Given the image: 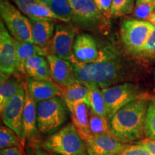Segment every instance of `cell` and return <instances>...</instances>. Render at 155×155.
<instances>
[{"mask_svg":"<svg viewBox=\"0 0 155 155\" xmlns=\"http://www.w3.org/2000/svg\"><path fill=\"white\" fill-rule=\"evenodd\" d=\"M31 78L37 81H52L51 74H50V70L48 62L47 64L42 65L36 70L30 76Z\"/></svg>","mask_w":155,"mask_h":155,"instance_id":"34","label":"cell"},{"mask_svg":"<svg viewBox=\"0 0 155 155\" xmlns=\"http://www.w3.org/2000/svg\"><path fill=\"white\" fill-rule=\"evenodd\" d=\"M25 155H58L45 150L41 144H27L24 149Z\"/></svg>","mask_w":155,"mask_h":155,"instance_id":"35","label":"cell"},{"mask_svg":"<svg viewBox=\"0 0 155 155\" xmlns=\"http://www.w3.org/2000/svg\"><path fill=\"white\" fill-rule=\"evenodd\" d=\"M47 63V59H45L44 56L35 55L33 57H31L28 60H27L26 63H25L26 73L30 77L36 70Z\"/></svg>","mask_w":155,"mask_h":155,"instance_id":"31","label":"cell"},{"mask_svg":"<svg viewBox=\"0 0 155 155\" xmlns=\"http://www.w3.org/2000/svg\"><path fill=\"white\" fill-rule=\"evenodd\" d=\"M51 78L61 87H66L76 82L73 63L53 55L46 56Z\"/></svg>","mask_w":155,"mask_h":155,"instance_id":"15","label":"cell"},{"mask_svg":"<svg viewBox=\"0 0 155 155\" xmlns=\"http://www.w3.org/2000/svg\"><path fill=\"white\" fill-rule=\"evenodd\" d=\"M155 9V2L152 3H144L136 5L133 12V17L139 20L147 21L149 17Z\"/></svg>","mask_w":155,"mask_h":155,"instance_id":"30","label":"cell"},{"mask_svg":"<svg viewBox=\"0 0 155 155\" xmlns=\"http://www.w3.org/2000/svg\"><path fill=\"white\" fill-rule=\"evenodd\" d=\"M147 22L151 23L153 26L155 27V9L153 11V12L150 15V16L149 17L148 19H147Z\"/></svg>","mask_w":155,"mask_h":155,"instance_id":"39","label":"cell"},{"mask_svg":"<svg viewBox=\"0 0 155 155\" xmlns=\"http://www.w3.org/2000/svg\"><path fill=\"white\" fill-rule=\"evenodd\" d=\"M25 102V86L7 102L4 109L1 111L3 123L17 133L20 141L22 137V119Z\"/></svg>","mask_w":155,"mask_h":155,"instance_id":"12","label":"cell"},{"mask_svg":"<svg viewBox=\"0 0 155 155\" xmlns=\"http://www.w3.org/2000/svg\"><path fill=\"white\" fill-rule=\"evenodd\" d=\"M88 90V105L90 111L96 115L105 116L107 117L106 114L105 102L103 96L101 88L99 87L91 84H84Z\"/></svg>","mask_w":155,"mask_h":155,"instance_id":"22","label":"cell"},{"mask_svg":"<svg viewBox=\"0 0 155 155\" xmlns=\"http://www.w3.org/2000/svg\"><path fill=\"white\" fill-rule=\"evenodd\" d=\"M61 97L65 104L83 101L87 104L88 98V88L83 83L75 82L71 86L61 87Z\"/></svg>","mask_w":155,"mask_h":155,"instance_id":"21","label":"cell"},{"mask_svg":"<svg viewBox=\"0 0 155 155\" xmlns=\"http://www.w3.org/2000/svg\"><path fill=\"white\" fill-rule=\"evenodd\" d=\"M150 98L148 96L129 103L109 120L111 134L122 144H133L145 138L144 124Z\"/></svg>","mask_w":155,"mask_h":155,"instance_id":"2","label":"cell"},{"mask_svg":"<svg viewBox=\"0 0 155 155\" xmlns=\"http://www.w3.org/2000/svg\"><path fill=\"white\" fill-rule=\"evenodd\" d=\"M71 114L73 123L82 137L90 135L89 118L90 109L85 102L78 101L66 104Z\"/></svg>","mask_w":155,"mask_h":155,"instance_id":"18","label":"cell"},{"mask_svg":"<svg viewBox=\"0 0 155 155\" xmlns=\"http://www.w3.org/2000/svg\"><path fill=\"white\" fill-rule=\"evenodd\" d=\"M17 7L26 16H28L29 7L32 5L40 2L41 0H12Z\"/></svg>","mask_w":155,"mask_h":155,"instance_id":"36","label":"cell"},{"mask_svg":"<svg viewBox=\"0 0 155 155\" xmlns=\"http://www.w3.org/2000/svg\"><path fill=\"white\" fill-rule=\"evenodd\" d=\"M136 143H138L144 147L152 155H155V140H150V139L144 138Z\"/></svg>","mask_w":155,"mask_h":155,"instance_id":"38","label":"cell"},{"mask_svg":"<svg viewBox=\"0 0 155 155\" xmlns=\"http://www.w3.org/2000/svg\"><path fill=\"white\" fill-rule=\"evenodd\" d=\"M155 2V0H136V5H140L144 3H152Z\"/></svg>","mask_w":155,"mask_h":155,"instance_id":"40","label":"cell"},{"mask_svg":"<svg viewBox=\"0 0 155 155\" xmlns=\"http://www.w3.org/2000/svg\"><path fill=\"white\" fill-rule=\"evenodd\" d=\"M145 138L155 140V98L150 99L144 124Z\"/></svg>","mask_w":155,"mask_h":155,"instance_id":"28","label":"cell"},{"mask_svg":"<svg viewBox=\"0 0 155 155\" xmlns=\"http://www.w3.org/2000/svg\"><path fill=\"white\" fill-rule=\"evenodd\" d=\"M136 0H112L111 16L120 17L132 14Z\"/></svg>","mask_w":155,"mask_h":155,"instance_id":"27","label":"cell"},{"mask_svg":"<svg viewBox=\"0 0 155 155\" xmlns=\"http://www.w3.org/2000/svg\"><path fill=\"white\" fill-rule=\"evenodd\" d=\"M0 155H25L24 148L21 146H17L11 148L1 150Z\"/></svg>","mask_w":155,"mask_h":155,"instance_id":"37","label":"cell"},{"mask_svg":"<svg viewBox=\"0 0 155 155\" xmlns=\"http://www.w3.org/2000/svg\"><path fill=\"white\" fill-rule=\"evenodd\" d=\"M72 63L88 64L98 59L101 53V45L91 35L82 33L76 36L73 45Z\"/></svg>","mask_w":155,"mask_h":155,"instance_id":"13","label":"cell"},{"mask_svg":"<svg viewBox=\"0 0 155 155\" xmlns=\"http://www.w3.org/2000/svg\"><path fill=\"white\" fill-rule=\"evenodd\" d=\"M0 15L3 23L15 40L32 42L30 19L9 0H0Z\"/></svg>","mask_w":155,"mask_h":155,"instance_id":"7","label":"cell"},{"mask_svg":"<svg viewBox=\"0 0 155 155\" xmlns=\"http://www.w3.org/2000/svg\"><path fill=\"white\" fill-rule=\"evenodd\" d=\"M30 20L32 42L46 50L55 33V22L53 19H30Z\"/></svg>","mask_w":155,"mask_h":155,"instance_id":"17","label":"cell"},{"mask_svg":"<svg viewBox=\"0 0 155 155\" xmlns=\"http://www.w3.org/2000/svg\"><path fill=\"white\" fill-rule=\"evenodd\" d=\"M26 84L29 94L37 104L61 96V87L53 81H37L30 78Z\"/></svg>","mask_w":155,"mask_h":155,"instance_id":"16","label":"cell"},{"mask_svg":"<svg viewBox=\"0 0 155 155\" xmlns=\"http://www.w3.org/2000/svg\"><path fill=\"white\" fill-rule=\"evenodd\" d=\"M15 44L17 50V72L22 74H26L25 63L27 60L35 55H48L45 50L42 49L32 42H21L15 40Z\"/></svg>","mask_w":155,"mask_h":155,"instance_id":"19","label":"cell"},{"mask_svg":"<svg viewBox=\"0 0 155 155\" xmlns=\"http://www.w3.org/2000/svg\"><path fill=\"white\" fill-rule=\"evenodd\" d=\"M0 71L1 73L7 75L18 73L15 40L2 21L0 22Z\"/></svg>","mask_w":155,"mask_h":155,"instance_id":"11","label":"cell"},{"mask_svg":"<svg viewBox=\"0 0 155 155\" xmlns=\"http://www.w3.org/2000/svg\"><path fill=\"white\" fill-rule=\"evenodd\" d=\"M41 146L58 155H88L86 143L73 123H70L42 141Z\"/></svg>","mask_w":155,"mask_h":155,"instance_id":"3","label":"cell"},{"mask_svg":"<svg viewBox=\"0 0 155 155\" xmlns=\"http://www.w3.org/2000/svg\"><path fill=\"white\" fill-rule=\"evenodd\" d=\"M119 155H152L148 150L138 143L125 144Z\"/></svg>","mask_w":155,"mask_h":155,"instance_id":"32","label":"cell"},{"mask_svg":"<svg viewBox=\"0 0 155 155\" xmlns=\"http://www.w3.org/2000/svg\"><path fill=\"white\" fill-rule=\"evenodd\" d=\"M41 143L40 133L37 121V103L29 94L26 84L21 145L25 149L27 144H38Z\"/></svg>","mask_w":155,"mask_h":155,"instance_id":"10","label":"cell"},{"mask_svg":"<svg viewBox=\"0 0 155 155\" xmlns=\"http://www.w3.org/2000/svg\"><path fill=\"white\" fill-rule=\"evenodd\" d=\"M101 14L107 19L111 18L112 0H92Z\"/></svg>","mask_w":155,"mask_h":155,"instance_id":"33","label":"cell"},{"mask_svg":"<svg viewBox=\"0 0 155 155\" xmlns=\"http://www.w3.org/2000/svg\"><path fill=\"white\" fill-rule=\"evenodd\" d=\"M138 57L145 60L155 61V28L141 48Z\"/></svg>","mask_w":155,"mask_h":155,"instance_id":"29","label":"cell"},{"mask_svg":"<svg viewBox=\"0 0 155 155\" xmlns=\"http://www.w3.org/2000/svg\"><path fill=\"white\" fill-rule=\"evenodd\" d=\"M101 91L105 102L106 114L109 120L116 112L128 104L147 96L141 91L137 84L131 82H125L103 88Z\"/></svg>","mask_w":155,"mask_h":155,"instance_id":"6","label":"cell"},{"mask_svg":"<svg viewBox=\"0 0 155 155\" xmlns=\"http://www.w3.org/2000/svg\"><path fill=\"white\" fill-rule=\"evenodd\" d=\"M17 146H21V141L19 136L12 129L7 126H1L0 128V148H11Z\"/></svg>","mask_w":155,"mask_h":155,"instance_id":"26","label":"cell"},{"mask_svg":"<svg viewBox=\"0 0 155 155\" xmlns=\"http://www.w3.org/2000/svg\"><path fill=\"white\" fill-rule=\"evenodd\" d=\"M154 28L147 21L124 19L120 26V38L124 48L129 54L138 57Z\"/></svg>","mask_w":155,"mask_h":155,"instance_id":"5","label":"cell"},{"mask_svg":"<svg viewBox=\"0 0 155 155\" xmlns=\"http://www.w3.org/2000/svg\"><path fill=\"white\" fill-rule=\"evenodd\" d=\"M26 84V83H25ZM20 78L14 75H7L1 73L0 80V111L5 108L7 102L13 98L21 88L25 86Z\"/></svg>","mask_w":155,"mask_h":155,"instance_id":"20","label":"cell"},{"mask_svg":"<svg viewBox=\"0 0 155 155\" xmlns=\"http://www.w3.org/2000/svg\"><path fill=\"white\" fill-rule=\"evenodd\" d=\"M83 139L88 155H119L125 146L111 134L88 135Z\"/></svg>","mask_w":155,"mask_h":155,"instance_id":"14","label":"cell"},{"mask_svg":"<svg viewBox=\"0 0 155 155\" xmlns=\"http://www.w3.org/2000/svg\"><path fill=\"white\" fill-rule=\"evenodd\" d=\"M89 131L90 135L94 136L111 134L108 118L96 115L91 112L89 118Z\"/></svg>","mask_w":155,"mask_h":155,"instance_id":"24","label":"cell"},{"mask_svg":"<svg viewBox=\"0 0 155 155\" xmlns=\"http://www.w3.org/2000/svg\"><path fill=\"white\" fill-rule=\"evenodd\" d=\"M28 17L30 19H48L63 22L61 17H58L52 9L41 1L32 5L29 7Z\"/></svg>","mask_w":155,"mask_h":155,"instance_id":"25","label":"cell"},{"mask_svg":"<svg viewBox=\"0 0 155 155\" xmlns=\"http://www.w3.org/2000/svg\"><path fill=\"white\" fill-rule=\"evenodd\" d=\"M72 9V22L78 28L93 30L106 25L108 19L92 0H68Z\"/></svg>","mask_w":155,"mask_h":155,"instance_id":"8","label":"cell"},{"mask_svg":"<svg viewBox=\"0 0 155 155\" xmlns=\"http://www.w3.org/2000/svg\"><path fill=\"white\" fill-rule=\"evenodd\" d=\"M69 109L61 96L37 104V121L40 134L50 135L61 129L68 118Z\"/></svg>","mask_w":155,"mask_h":155,"instance_id":"4","label":"cell"},{"mask_svg":"<svg viewBox=\"0 0 155 155\" xmlns=\"http://www.w3.org/2000/svg\"><path fill=\"white\" fill-rule=\"evenodd\" d=\"M76 82L106 88L129 79L131 67L119 48L113 43L101 46L100 55L88 64L73 63Z\"/></svg>","mask_w":155,"mask_h":155,"instance_id":"1","label":"cell"},{"mask_svg":"<svg viewBox=\"0 0 155 155\" xmlns=\"http://www.w3.org/2000/svg\"><path fill=\"white\" fill-rule=\"evenodd\" d=\"M76 38V30L71 26L63 24L57 25L51 42L46 52L71 62L73 57V45Z\"/></svg>","mask_w":155,"mask_h":155,"instance_id":"9","label":"cell"},{"mask_svg":"<svg viewBox=\"0 0 155 155\" xmlns=\"http://www.w3.org/2000/svg\"><path fill=\"white\" fill-rule=\"evenodd\" d=\"M41 2L61 17L63 22H70L72 20V9L68 0H41Z\"/></svg>","mask_w":155,"mask_h":155,"instance_id":"23","label":"cell"}]
</instances>
